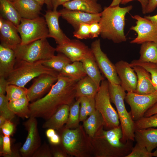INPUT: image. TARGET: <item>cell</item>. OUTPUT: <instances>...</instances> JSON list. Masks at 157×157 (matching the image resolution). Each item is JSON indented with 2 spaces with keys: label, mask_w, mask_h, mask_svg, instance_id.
Here are the masks:
<instances>
[{
  "label": "cell",
  "mask_w": 157,
  "mask_h": 157,
  "mask_svg": "<svg viewBox=\"0 0 157 157\" xmlns=\"http://www.w3.org/2000/svg\"><path fill=\"white\" fill-rule=\"evenodd\" d=\"M6 120L4 117L0 115V127L5 123Z\"/></svg>",
  "instance_id": "cell-58"
},
{
  "label": "cell",
  "mask_w": 157,
  "mask_h": 157,
  "mask_svg": "<svg viewBox=\"0 0 157 157\" xmlns=\"http://www.w3.org/2000/svg\"><path fill=\"white\" fill-rule=\"evenodd\" d=\"M3 143V136L0 135V152L2 150Z\"/></svg>",
  "instance_id": "cell-57"
},
{
  "label": "cell",
  "mask_w": 157,
  "mask_h": 157,
  "mask_svg": "<svg viewBox=\"0 0 157 157\" xmlns=\"http://www.w3.org/2000/svg\"><path fill=\"white\" fill-rule=\"evenodd\" d=\"M144 17L150 20L157 26V14L153 16H145Z\"/></svg>",
  "instance_id": "cell-52"
},
{
  "label": "cell",
  "mask_w": 157,
  "mask_h": 157,
  "mask_svg": "<svg viewBox=\"0 0 157 157\" xmlns=\"http://www.w3.org/2000/svg\"><path fill=\"white\" fill-rule=\"evenodd\" d=\"M70 106L64 105L59 108L56 112L43 124V128H52L59 130L67 123L69 115Z\"/></svg>",
  "instance_id": "cell-24"
},
{
  "label": "cell",
  "mask_w": 157,
  "mask_h": 157,
  "mask_svg": "<svg viewBox=\"0 0 157 157\" xmlns=\"http://www.w3.org/2000/svg\"><path fill=\"white\" fill-rule=\"evenodd\" d=\"M134 138L136 142L145 147L150 152L157 147V129H136Z\"/></svg>",
  "instance_id": "cell-22"
},
{
  "label": "cell",
  "mask_w": 157,
  "mask_h": 157,
  "mask_svg": "<svg viewBox=\"0 0 157 157\" xmlns=\"http://www.w3.org/2000/svg\"><path fill=\"white\" fill-rule=\"evenodd\" d=\"M8 0L12 3H14L17 0Z\"/></svg>",
  "instance_id": "cell-61"
},
{
  "label": "cell",
  "mask_w": 157,
  "mask_h": 157,
  "mask_svg": "<svg viewBox=\"0 0 157 157\" xmlns=\"http://www.w3.org/2000/svg\"><path fill=\"white\" fill-rule=\"evenodd\" d=\"M29 102L26 96L16 100L9 101V104L11 110L15 115L23 118L28 119L31 115Z\"/></svg>",
  "instance_id": "cell-31"
},
{
  "label": "cell",
  "mask_w": 157,
  "mask_h": 157,
  "mask_svg": "<svg viewBox=\"0 0 157 157\" xmlns=\"http://www.w3.org/2000/svg\"><path fill=\"white\" fill-rule=\"evenodd\" d=\"M12 3L22 18L32 19L39 17L42 6L37 1L34 0H17Z\"/></svg>",
  "instance_id": "cell-19"
},
{
  "label": "cell",
  "mask_w": 157,
  "mask_h": 157,
  "mask_svg": "<svg viewBox=\"0 0 157 157\" xmlns=\"http://www.w3.org/2000/svg\"><path fill=\"white\" fill-rule=\"evenodd\" d=\"M76 99L70 106L68 118L65 124V129H75L79 126L80 99Z\"/></svg>",
  "instance_id": "cell-33"
},
{
  "label": "cell",
  "mask_w": 157,
  "mask_h": 157,
  "mask_svg": "<svg viewBox=\"0 0 157 157\" xmlns=\"http://www.w3.org/2000/svg\"><path fill=\"white\" fill-rule=\"evenodd\" d=\"M72 0H51L52 10H57L58 6L60 5H63L64 3Z\"/></svg>",
  "instance_id": "cell-49"
},
{
  "label": "cell",
  "mask_w": 157,
  "mask_h": 157,
  "mask_svg": "<svg viewBox=\"0 0 157 157\" xmlns=\"http://www.w3.org/2000/svg\"><path fill=\"white\" fill-rule=\"evenodd\" d=\"M48 139L50 142L52 144L57 145L59 144L60 142V138L56 133Z\"/></svg>",
  "instance_id": "cell-51"
},
{
  "label": "cell",
  "mask_w": 157,
  "mask_h": 157,
  "mask_svg": "<svg viewBox=\"0 0 157 157\" xmlns=\"http://www.w3.org/2000/svg\"><path fill=\"white\" fill-rule=\"evenodd\" d=\"M16 58L13 49L0 44V77L6 78L13 70Z\"/></svg>",
  "instance_id": "cell-21"
},
{
  "label": "cell",
  "mask_w": 157,
  "mask_h": 157,
  "mask_svg": "<svg viewBox=\"0 0 157 157\" xmlns=\"http://www.w3.org/2000/svg\"><path fill=\"white\" fill-rule=\"evenodd\" d=\"M59 11L60 13L61 16L72 26L75 31L78 29L81 23L90 24L94 22H99L101 16V13H90L65 8Z\"/></svg>",
  "instance_id": "cell-16"
},
{
  "label": "cell",
  "mask_w": 157,
  "mask_h": 157,
  "mask_svg": "<svg viewBox=\"0 0 157 157\" xmlns=\"http://www.w3.org/2000/svg\"><path fill=\"white\" fill-rule=\"evenodd\" d=\"M132 8V5L124 7L118 5L104 8L101 12L99 22L101 37L116 43L126 41V38L124 33L125 16Z\"/></svg>",
  "instance_id": "cell-2"
},
{
  "label": "cell",
  "mask_w": 157,
  "mask_h": 157,
  "mask_svg": "<svg viewBox=\"0 0 157 157\" xmlns=\"http://www.w3.org/2000/svg\"><path fill=\"white\" fill-rule=\"evenodd\" d=\"M40 4L41 6H42L45 2V0H34Z\"/></svg>",
  "instance_id": "cell-59"
},
{
  "label": "cell",
  "mask_w": 157,
  "mask_h": 157,
  "mask_svg": "<svg viewBox=\"0 0 157 157\" xmlns=\"http://www.w3.org/2000/svg\"><path fill=\"white\" fill-rule=\"evenodd\" d=\"M90 29L91 38H97L100 34L101 28L99 22H95L90 24Z\"/></svg>",
  "instance_id": "cell-43"
},
{
  "label": "cell",
  "mask_w": 157,
  "mask_h": 157,
  "mask_svg": "<svg viewBox=\"0 0 157 157\" xmlns=\"http://www.w3.org/2000/svg\"><path fill=\"white\" fill-rule=\"evenodd\" d=\"M138 59L140 61L157 64V43L146 42L141 44Z\"/></svg>",
  "instance_id": "cell-29"
},
{
  "label": "cell",
  "mask_w": 157,
  "mask_h": 157,
  "mask_svg": "<svg viewBox=\"0 0 157 157\" xmlns=\"http://www.w3.org/2000/svg\"><path fill=\"white\" fill-rule=\"evenodd\" d=\"M77 81L59 74L57 81L46 94L29 104L30 117L47 120L62 106L71 105L76 97Z\"/></svg>",
  "instance_id": "cell-1"
},
{
  "label": "cell",
  "mask_w": 157,
  "mask_h": 157,
  "mask_svg": "<svg viewBox=\"0 0 157 157\" xmlns=\"http://www.w3.org/2000/svg\"><path fill=\"white\" fill-rule=\"evenodd\" d=\"M136 20V25L130 28L137 34L136 38L130 42L131 44H142L146 42L157 43V26L150 20L136 15L131 16Z\"/></svg>",
  "instance_id": "cell-11"
},
{
  "label": "cell",
  "mask_w": 157,
  "mask_h": 157,
  "mask_svg": "<svg viewBox=\"0 0 157 157\" xmlns=\"http://www.w3.org/2000/svg\"><path fill=\"white\" fill-rule=\"evenodd\" d=\"M4 135L10 136L14 131V125L11 121L6 120L5 123L0 127Z\"/></svg>",
  "instance_id": "cell-42"
},
{
  "label": "cell",
  "mask_w": 157,
  "mask_h": 157,
  "mask_svg": "<svg viewBox=\"0 0 157 157\" xmlns=\"http://www.w3.org/2000/svg\"><path fill=\"white\" fill-rule=\"evenodd\" d=\"M10 136L3 135V143L2 151L0 152V156L10 157L12 150L11 147Z\"/></svg>",
  "instance_id": "cell-40"
},
{
  "label": "cell",
  "mask_w": 157,
  "mask_h": 157,
  "mask_svg": "<svg viewBox=\"0 0 157 157\" xmlns=\"http://www.w3.org/2000/svg\"><path fill=\"white\" fill-rule=\"evenodd\" d=\"M125 99L130 107V114L135 122L143 117L146 112L157 102V92L143 95L127 92Z\"/></svg>",
  "instance_id": "cell-9"
},
{
  "label": "cell",
  "mask_w": 157,
  "mask_h": 157,
  "mask_svg": "<svg viewBox=\"0 0 157 157\" xmlns=\"http://www.w3.org/2000/svg\"><path fill=\"white\" fill-rule=\"evenodd\" d=\"M63 6L67 9L90 13H100L103 10L98 0H72L64 3Z\"/></svg>",
  "instance_id": "cell-23"
},
{
  "label": "cell",
  "mask_w": 157,
  "mask_h": 157,
  "mask_svg": "<svg viewBox=\"0 0 157 157\" xmlns=\"http://www.w3.org/2000/svg\"><path fill=\"white\" fill-rule=\"evenodd\" d=\"M87 75L95 83L99 88L101 81L104 79L101 76L93 53L81 61Z\"/></svg>",
  "instance_id": "cell-27"
},
{
  "label": "cell",
  "mask_w": 157,
  "mask_h": 157,
  "mask_svg": "<svg viewBox=\"0 0 157 157\" xmlns=\"http://www.w3.org/2000/svg\"><path fill=\"white\" fill-rule=\"evenodd\" d=\"M82 126L74 129H65L62 135V141L66 152L76 157L86 156L92 147L87 139Z\"/></svg>",
  "instance_id": "cell-7"
},
{
  "label": "cell",
  "mask_w": 157,
  "mask_h": 157,
  "mask_svg": "<svg viewBox=\"0 0 157 157\" xmlns=\"http://www.w3.org/2000/svg\"><path fill=\"white\" fill-rule=\"evenodd\" d=\"M90 26L89 24L81 23L78 29L73 33L74 37L80 39L91 38Z\"/></svg>",
  "instance_id": "cell-39"
},
{
  "label": "cell",
  "mask_w": 157,
  "mask_h": 157,
  "mask_svg": "<svg viewBox=\"0 0 157 157\" xmlns=\"http://www.w3.org/2000/svg\"><path fill=\"white\" fill-rule=\"evenodd\" d=\"M58 76L45 74L35 78L32 85L27 89L26 96L29 102L40 99L48 93L57 81Z\"/></svg>",
  "instance_id": "cell-13"
},
{
  "label": "cell",
  "mask_w": 157,
  "mask_h": 157,
  "mask_svg": "<svg viewBox=\"0 0 157 157\" xmlns=\"http://www.w3.org/2000/svg\"><path fill=\"white\" fill-rule=\"evenodd\" d=\"M87 112L88 116L92 114L96 110L94 97H87Z\"/></svg>",
  "instance_id": "cell-45"
},
{
  "label": "cell",
  "mask_w": 157,
  "mask_h": 157,
  "mask_svg": "<svg viewBox=\"0 0 157 157\" xmlns=\"http://www.w3.org/2000/svg\"><path fill=\"white\" fill-rule=\"evenodd\" d=\"M130 64L131 67L136 65L141 66L149 72L151 75L153 85L157 92V64L142 62L138 59L133 60Z\"/></svg>",
  "instance_id": "cell-34"
},
{
  "label": "cell",
  "mask_w": 157,
  "mask_h": 157,
  "mask_svg": "<svg viewBox=\"0 0 157 157\" xmlns=\"http://www.w3.org/2000/svg\"><path fill=\"white\" fill-rule=\"evenodd\" d=\"M108 84V80H103L94 97L96 109L101 115L104 126L107 130L120 125L117 113L111 104Z\"/></svg>",
  "instance_id": "cell-6"
},
{
  "label": "cell",
  "mask_w": 157,
  "mask_h": 157,
  "mask_svg": "<svg viewBox=\"0 0 157 157\" xmlns=\"http://www.w3.org/2000/svg\"><path fill=\"white\" fill-rule=\"evenodd\" d=\"M153 156L157 157V149L154 152H152Z\"/></svg>",
  "instance_id": "cell-60"
},
{
  "label": "cell",
  "mask_w": 157,
  "mask_h": 157,
  "mask_svg": "<svg viewBox=\"0 0 157 157\" xmlns=\"http://www.w3.org/2000/svg\"><path fill=\"white\" fill-rule=\"evenodd\" d=\"M80 99V122H83L88 116L87 112V97H82Z\"/></svg>",
  "instance_id": "cell-41"
},
{
  "label": "cell",
  "mask_w": 157,
  "mask_h": 157,
  "mask_svg": "<svg viewBox=\"0 0 157 157\" xmlns=\"http://www.w3.org/2000/svg\"><path fill=\"white\" fill-rule=\"evenodd\" d=\"M156 113H157V102L146 112L144 117H149Z\"/></svg>",
  "instance_id": "cell-50"
},
{
  "label": "cell",
  "mask_w": 157,
  "mask_h": 157,
  "mask_svg": "<svg viewBox=\"0 0 157 157\" xmlns=\"http://www.w3.org/2000/svg\"><path fill=\"white\" fill-rule=\"evenodd\" d=\"M1 15L3 18L11 22L17 27L22 19L13 3L7 0H0Z\"/></svg>",
  "instance_id": "cell-28"
},
{
  "label": "cell",
  "mask_w": 157,
  "mask_h": 157,
  "mask_svg": "<svg viewBox=\"0 0 157 157\" xmlns=\"http://www.w3.org/2000/svg\"><path fill=\"white\" fill-rule=\"evenodd\" d=\"M9 101L5 95H0V115L6 120L11 121L15 114L11 110Z\"/></svg>",
  "instance_id": "cell-37"
},
{
  "label": "cell",
  "mask_w": 157,
  "mask_h": 157,
  "mask_svg": "<svg viewBox=\"0 0 157 157\" xmlns=\"http://www.w3.org/2000/svg\"><path fill=\"white\" fill-rule=\"evenodd\" d=\"M53 156L55 157H65L66 155L64 153L61 151H56L53 154Z\"/></svg>",
  "instance_id": "cell-54"
},
{
  "label": "cell",
  "mask_w": 157,
  "mask_h": 157,
  "mask_svg": "<svg viewBox=\"0 0 157 157\" xmlns=\"http://www.w3.org/2000/svg\"><path fill=\"white\" fill-rule=\"evenodd\" d=\"M45 3L47 6V7L48 10L52 9L51 0H45Z\"/></svg>",
  "instance_id": "cell-55"
},
{
  "label": "cell",
  "mask_w": 157,
  "mask_h": 157,
  "mask_svg": "<svg viewBox=\"0 0 157 157\" xmlns=\"http://www.w3.org/2000/svg\"><path fill=\"white\" fill-rule=\"evenodd\" d=\"M83 122V126L86 133L91 138H94L99 134L104 126L102 116L96 109Z\"/></svg>",
  "instance_id": "cell-25"
},
{
  "label": "cell",
  "mask_w": 157,
  "mask_h": 157,
  "mask_svg": "<svg viewBox=\"0 0 157 157\" xmlns=\"http://www.w3.org/2000/svg\"><path fill=\"white\" fill-rule=\"evenodd\" d=\"M75 88L76 99L82 97H94L99 89L87 75L77 81Z\"/></svg>",
  "instance_id": "cell-26"
},
{
  "label": "cell",
  "mask_w": 157,
  "mask_h": 157,
  "mask_svg": "<svg viewBox=\"0 0 157 157\" xmlns=\"http://www.w3.org/2000/svg\"><path fill=\"white\" fill-rule=\"evenodd\" d=\"M72 63L71 60L64 54L59 53L50 58L43 61L42 64L59 74L67 64Z\"/></svg>",
  "instance_id": "cell-32"
},
{
  "label": "cell",
  "mask_w": 157,
  "mask_h": 157,
  "mask_svg": "<svg viewBox=\"0 0 157 157\" xmlns=\"http://www.w3.org/2000/svg\"><path fill=\"white\" fill-rule=\"evenodd\" d=\"M22 40V45L48 38L49 31L45 18L39 17L32 19L22 18L17 27Z\"/></svg>",
  "instance_id": "cell-8"
},
{
  "label": "cell",
  "mask_w": 157,
  "mask_h": 157,
  "mask_svg": "<svg viewBox=\"0 0 157 157\" xmlns=\"http://www.w3.org/2000/svg\"><path fill=\"white\" fill-rule=\"evenodd\" d=\"M91 49L99 69L108 82L120 85V80L117 74L115 65L102 50L100 39L96 40L92 43Z\"/></svg>",
  "instance_id": "cell-10"
},
{
  "label": "cell",
  "mask_w": 157,
  "mask_h": 157,
  "mask_svg": "<svg viewBox=\"0 0 157 157\" xmlns=\"http://www.w3.org/2000/svg\"><path fill=\"white\" fill-rule=\"evenodd\" d=\"M56 51L66 56L72 62L81 61L93 54L90 49L82 42L73 40L62 45H57Z\"/></svg>",
  "instance_id": "cell-14"
},
{
  "label": "cell",
  "mask_w": 157,
  "mask_h": 157,
  "mask_svg": "<svg viewBox=\"0 0 157 157\" xmlns=\"http://www.w3.org/2000/svg\"><path fill=\"white\" fill-rule=\"evenodd\" d=\"M59 74L77 81L87 75L80 61L74 62L67 64Z\"/></svg>",
  "instance_id": "cell-30"
},
{
  "label": "cell",
  "mask_w": 157,
  "mask_h": 157,
  "mask_svg": "<svg viewBox=\"0 0 157 157\" xmlns=\"http://www.w3.org/2000/svg\"><path fill=\"white\" fill-rule=\"evenodd\" d=\"M132 67L136 73L138 78L136 89L135 92L143 95L157 92L153 85L149 72L140 66H134Z\"/></svg>",
  "instance_id": "cell-20"
},
{
  "label": "cell",
  "mask_w": 157,
  "mask_h": 157,
  "mask_svg": "<svg viewBox=\"0 0 157 157\" xmlns=\"http://www.w3.org/2000/svg\"><path fill=\"white\" fill-rule=\"evenodd\" d=\"M61 16L59 11L48 10L44 15L49 31L48 38H53L58 45H62L71 40L63 32L59 24V18Z\"/></svg>",
  "instance_id": "cell-17"
},
{
  "label": "cell",
  "mask_w": 157,
  "mask_h": 157,
  "mask_svg": "<svg viewBox=\"0 0 157 157\" xmlns=\"http://www.w3.org/2000/svg\"><path fill=\"white\" fill-rule=\"evenodd\" d=\"M18 33L17 27L4 19L0 28V44L14 50L21 44L22 40Z\"/></svg>",
  "instance_id": "cell-18"
},
{
  "label": "cell",
  "mask_w": 157,
  "mask_h": 157,
  "mask_svg": "<svg viewBox=\"0 0 157 157\" xmlns=\"http://www.w3.org/2000/svg\"><path fill=\"white\" fill-rule=\"evenodd\" d=\"M38 148L33 155V157H49L51 155L47 147H42Z\"/></svg>",
  "instance_id": "cell-44"
},
{
  "label": "cell",
  "mask_w": 157,
  "mask_h": 157,
  "mask_svg": "<svg viewBox=\"0 0 157 157\" xmlns=\"http://www.w3.org/2000/svg\"><path fill=\"white\" fill-rule=\"evenodd\" d=\"M157 7V0H149L146 10V13H150L153 12Z\"/></svg>",
  "instance_id": "cell-48"
},
{
  "label": "cell",
  "mask_w": 157,
  "mask_h": 157,
  "mask_svg": "<svg viewBox=\"0 0 157 157\" xmlns=\"http://www.w3.org/2000/svg\"><path fill=\"white\" fill-rule=\"evenodd\" d=\"M8 84L7 78L3 77H0V95H5L6 88Z\"/></svg>",
  "instance_id": "cell-47"
},
{
  "label": "cell",
  "mask_w": 157,
  "mask_h": 157,
  "mask_svg": "<svg viewBox=\"0 0 157 157\" xmlns=\"http://www.w3.org/2000/svg\"><path fill=\"white\" fill-rule=\"evenodd\" d=\"M43 61L30 63L16 60L13 70L7 78L9 84L25 87L31 80L42 74H47L58 76L59 73L44 65Z\"/></svg>",
  "instance_id": "cell-4"
},
{
  "label": "cell",
  "mask_w": 157,
  "mask_h": 157,
  "mask_svg": "<svg viewBox=\"0 0 157 157\" xmlns=\"http://www.w3.org/2000/svg\"><path fill=\"white\" fill-rule=\"evenodd\" d=\"M115 65L120 80V85L127 92H135L138 78L136 73L130 64L123 60L117 62Z\"/></svg>",
  "instance_id": "cell-15"
},
{
  "label": "cell",
  "mask_w": 157,
  "mask_h": 157,
  "mask_svg": "<svg viewBox=\"0 0 157 157\" xmlns=\"http://www.w3.org/2000/svg\"><path fill=\"white\" fill-rule=\"evenodd\" d=\"M152 152L148 151L146 148L136 142L131 152L126 157H151Z\"/></svg>",
  "instance_id": "cell-38"
},
{
  "label": "cell",
  "mask_w": 157,
  "mask_h": 157,
  "mask_svg": "<svg viewBox=\"0 0 157 157\" xmlns=\"http://www.w3.org/2000/svg\"><path fill=\"white\" fill-rule=\"evenodd\" d=\"M56 133L55 129L52 128L48 129L45 133L46 135L48 138L52 137Z\"/></svg>",
  "instance_id": "cell-53"
},
{
  "label": "cell",
  "mask_w": 157,
  "mask_h": 157,
  "mask_svg": "<svg viewBox=\"0 0 157 157\" xmlns=\"http://www.w3.org/2000/svg\"><path fill=\"white\" fill-rule=\"evenodd\" d=\"M108 91L110 101L116 107L120 122L122 132V141L125 143L129 140L134 141L135 122L132 119L130 112H128L125 107L124 103L126 94L125 91L120 85L109 82Z\"/></svg>",
  "instance_id": "cell-3"
},
{
  "label": "cell",
  "mask_w": 157,
  "mask_h": 157,
  "mask_svg": "<svg viewBox=\"0 0 157 157\" xmlns=\"http://www.w3.org/2000/svg\"><path fill=\"white\" fill-rule=\"evenodd\" d=\"M133 1H137L140 3L141 6L142 13L143 14H146V10L149 0H122L120 3L125 5Z\"/></svg>",
  "instance_id": "cell-46"
},
{
  "label": "cell",
  "mask_w": 157,
  "mask_h": 157,
  "mask_svg": "<svg viewBox=\"0 0 157 157\" xmlns=\"http://www.w3.org/2000/svg\"><path fill=\"white\" fill-rule=\"evenodd\" d=\"M122 0H113L109 6H115L119 5Z\"/></svg>",
  "instance_id": "cell-56"
},
{
  "label": "cell",
  "mask_w": 157,
  "mask_h": 157,
  "mask_svg": "<svg viewBox=\"0 0 157 157\" xmlns=\"http://www.w3.org/2000/svg\"><path fill=\"white\" fill-rule=\"evenodd\" d=\"M27 89L13 84H8L6 90V96L9 101H13L26 96Z\"/></svg>",
  "instance_id": "cell-35"
},
{
  "label": "cell",
  "mask_w": 157,
  "mask_h": 157,
  "mask_svg": "<svg viewBox=\"0 0 157 157\" xmlns=\"http://www.w3.org/2000/svg\"><path fill=\"white\" fill-rule=\"evenodd\" d=\"M37 123L36 118L33 117H30L24 123L28 134L24 143L20 149V152L23 157L32 156L40 147L41 140Z\"/></svg>",
  "instance_id": "cell-12"
},
{
  "label": "cell",
  "mask_w": 157,
  "mask_h": 157,
  "mask_svg": "<svg viewBox=\"0 0 157 157\" xmlns=\"http://www.w3.org/2000/svg\"><path fill=\"white\" fill-rule=\"evenodd\" d=\"M46 38L17 46L14 49L16 60L34 63L45 60L52 57L55 55L56 48L49 44Z\"/></svg>",
  "instance_id": "cell-5"
},
{
  "label": "cell",
  "mask_w": 157,
  "mask_h": 157,
  "mask_svg": "<svg viewBox=\"0 0 157 157\" xmlns=\"http://www.w3.org/2000/svg\"><path fill=\"white\" fill-rule=\"evenodd\" d=\"M135 130L157 127V113L148 117H143L135 122Z\"/></svg>",
  "instance_id": "cell-36"
}]
</instances>
